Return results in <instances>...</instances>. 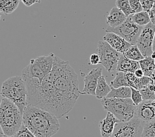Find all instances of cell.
<instances>
[{
    "label": "cell",
    "instance_id": "4316f807",
    "mask_svg": "<svg viewBox=\"0 0 155 137\" xmlns=\"http://www.w3.org/2000/svg\"><path fill=\"white\" fill-rule=\"evenodd\" d=\"M116 5L127 17L130 15L131 14H134L130 7L129 0H116Z\"/></svg>",
    "mask_w": 155,
    "mask_h": 137
},
{
    "label": "cell",
    "instance_id": "d6986e66",
    "mask_svg": "<svg viewBox=\"0 0 155 137\" xmlns=\"http://www.w3.org/2000/svg\"><path fill=\"white\" fill-rule=\"evenodd\" d=\"M111 90V86L107 83L105 77L102 75L99 77L97 88L95 90L96 98L99 99H102L106 97L109 92Z\"/></svg>",
    "mask_w": 155,
    "mask_h": 137
},
{
    "label": "cell",
    "instance_id": "7c38bea8",
    "mask_svg": "<svg viewBox=\"0 0 155 137\" xmlns=\"http://www.w3.org/2000/svg\"><path fill=\"white\" fill-rule=\"evenodd\" d=\"M102 74V69L101 67L92 69L84 79V88L81 94H88L95 96V90L97 88L98 80Z\"/></svg>",
    "mask_w": 155,
    "mask_h": 137
},
{
    "label": "cell",
    "instance_id": "52a82bcc",
    "mask_svg": "<svg viewBox=\"0 0 155 137\" xmlns=\"http://www.w3.org/2000/svg\"><path fill=\"white\" fill-rule=\"evenodd\" d=\"M54 54L43 55L35 59H31L30 64L25 67L22 71V77H34L42 82L44 78L51 70L54 63Z\"/></svg>",
    "mask_w": 155,
    "mask_h": 137
},
{
    "label": "cell",
    "instance_id": "e575fe53",
    "mask_svg": "<svg viewBox=\"0 0 155 137\" xmlns=\"http://www.w3.org/2000/svg\"><path fill=\"white\" fill-rule=\"evenodd\" d=\"M148 13L150 19V22L153 24H155V8H152L149 11Z\"/></svg>",
    "mask_w": 155,
    "mask_h": 137
},
{
    "label": "cell",
    "instance_id": "836d02e7",
    "mask_svg": "<svg viewBox=\"0 0 155 137\" xmlns=\"http://www.w3.org/2000/svg\"><path fill=\"white\" fill-rule=\"evenodd\" d=\"M90 63L91 65H93L100 64V57L97 54H93L91 55Z\"/></svg>",
    "mask_w": 155,
    "mask_h": 137
},
{
    "label": "cell",
    "instance_id": "603a6c76",
    "mask_svg": "<svg viewBox=\"0 0 155 137\" xmlns=\"http://www.w3.org/2000/svg\"><path fill=\"white\" fill-rule=\"evenodd\" d=\"M131 18L133 21L141 27L149 24L150 22L149 13L145 11H142L141 12L134 13L131 15Z\"/></svg>",
    "mask_w": 155,
    "mask_h": 137
},
{
    "label": "cell",
    "instance_id": "7402d4cb",
    "mask_svg": "<svg viewBox=\"0 0 155 137\" xmlns=\"http://www.w3.org/2000/svg\"><path fill=\"white\" fill-rule=\"evenodd\" d=\"M154 59L150 56L143 58V60L139 61L140 67L143 70L144 76L150 77L155 69Z\"/></svg>",
    "mask_w": 155,
    "mask_h": 137
},
{
    "label": "cell",
    "instance_id": "ba28073f",
    "mask_svg": "<svg viewBox=\"0 0 155 137\" xmlns=\"http://www.w3.org/2000/svg\"><path fill=\"white\" fill-rule=\"evenodd\" d=\"M145 122L134 116L127 121H117L115 125L112 136L139 137L141 136Z\"/></svg>",
    "mask_w": 155,
    "mask_h": 137
},
{
    "label": "cell",
    "instance_id": "cb8c5ba5",
    "mask_svg": "<svg viewBox=\"0 0 155 137\" xmlns=\"http://www.w3.org/2000/svg\"><path fill=\"white\" fill-rule=\"evenodd\" d=\"M124 55L125 57L130 59L131 60L137 61L143 60V58H145L136 44H135V45H131L126 51H125L124 53Z\"/></svg>",
    "mask_w": 155,
    "mask_h": 137
},
{
    "label": "cell",
    "instance_id": "f1b7e54d",
    "mask_svg": "<svg viewBox=\"0 0 155 137\" xmlns=\"http://www.w3.org/2000/svg\"><path fill=\"white\" fill-rule=\"evenodd\" d=\"M143 100H150L153 101L155 99V91L152 90L150 88L147 86L143 88L141 90H139Z\"/></svg>",
    "mask_w": 155,
    "mask_h": 137
},
{
    "label": "cell",
    "instance_id": "30bf717a",
    "mask_svg": "<svg viewBox=\"0 0 155 137\" xmlns=\"http://www.w3.org/2000/svg\"><path fill=\"white\" fill-rule=\"evenodd\" d=\"M132 15V14H131ZM131 15L127 17L126 20L123 24L116 28H107L106 32H112L122 37L131 45H135L143 27L134 23L132 20Z\"/></svg>",
    "mask_w": 155,
    "mask_h": 137
},
{
    "label": "cell",
    "instance_id": "2e32d148",
    "mask_svg": "<svg viewBox=\"0 0 155 137\" xmlns=\"http://www.w3.org/2000/svg\"><path fill=\"white\" fill-rule=\"evenodd\" d=\"M117 121H118L111 112H107L104 119L99 122V128L101 136L103 137L112 136L115 125Z\"/></svg>",
    "mask_w": 155,
    "mask_h": 137
},
{
    "label": "cell",
    "instance_id": "1f68e13d",
    "mask_svg": "<svg viewBox=\"0 0 155 137\" xmlns=\"http://www.w3.org/2000/svg\"><path fill=\"white\" fill-rule=\"evenodd\" d=\"M129 2H130V5L134 13H137L143 11L141 3L139 2V0H129Z\"/></svg>",
    "mask_w": 155,
    "mask_h": 137
},
{
    "label": "cell",
    "instance_id": "74e56055",
    "mask_svg": "<svg viewBox=\"0 0 155 137\" xmlns=\"http://www.w3.org/2000/svg\"><path fill=\"white\" fill-rule=\"evenodd\" d=\"M152 50H153V54L155 55V34L154 36L153 42V46H152Z\"/></svg>",
    "mask_w": 155,
    "mask_h": 137
},
{
    "label": "cell",
    "instance_id": "9a60e30c",
    "mask_svg": "<svg viewBox=\"0 0 155 137\" xmlns=\"http://www.w3.org/2000/svg\"><path fill=\"white\" fill-rule=\"evenodd\" d=\"M69 65V61L63 60L56 55H54L53 66L51 71L44 78L43 80L53 83L57 78L61 76L65 72Z\"/></svg>",
    "mask_w": 155,
    "mask_h": 137
},
{
    "label": "cell",
    "instance_id": "9c48e42d",
    "mask_svg": "<svg viewBox=\"0 0 155 137\" xmlns=\"http://www.w3.org/2000/svg\"><path fill=\"white\" fill-rule=\"evenodd\" d=\"M97 54L100 57V64L104 66L108 72L116 71L121 53L114 50L104 40H100L98 42Z\"/></svg>",
    "mask_w": 155,
    "mask_h": 137
},
{
    "label": "cell",
    "instance_id": "4fadbf2b",
    "mask_svg": "<svg viewBox=\"0 0 155 137\" xmlns=\"http://www.w3.org/2000/svg\"><path fill=\"white\" fill-rule=\"evenodd\" d=\"M135 116L144 122H149L155 119V107L151 101L143 100L138 106H136Z\"/></svg>",
    "mask_w": 155,
    "mask_h": 137
},
{
    "label": "cell",
    "instance_id": "ffe728a7",
    "mask_svg": "<svg viewBox=\"0 0 155 137\" xmlns=\"http://www.w3.org/2000/svg\"><path fill=\"white\" fill-rule=\"evenodd\" d=\"M131 96V89L130 86H121L114 88L111 86V90L107 95L106 98H130Z\"/></svg>",
    "mask_w": 155,
    "mask_h": 137
},
{
    "label": "cell",
    "instance_id": "8fae6325",
    "mask_svg": "<svg viewBox=\"0 0 155 137\" xmlns=\"http://www.w3.org/2000/svg\"><path fill=\"white\" fill-rule=\"evenodd\" d=\"M155 34V24L151 22L144 26L136 45L144 56V57H149L153 54L152 46Z\"/></svg>",
    "mask_w": 155,
    "mask_h": 137
},
{
    "label": "cell",
    "instance_id": "8992f818",
    "mask_svg": "<svg viewBox=\"0 0 155 137\" xmlns=\"http://www.w3.org/2000/svg\"><path fill=\"white\" fill-rule=\"evenodd\" d=\"M101 103L104 109L111 112L120 121H127L134 116L136 106L130 98H104Z\"/></svg>",
    "mask_w": 155,
    "mask_h": 137
},
{
    "label": "cell",
    "instance_id": "f546056e",
    "mask_svg": "<svg viewBox=\"0 0 155 137\" xmlns=\"http://www.w3.org/2000/svg\"><path fill=\"white\" fill-rule=\"evenodd\" d=\"M131 99H132L133 102H134L135 106H138L140 103H141L143 99L142 98V96L140 93V91L139 90H137L134 88L131 87Z\"/></svg>",
    "mask_w": 155,
    "mask_h": 137
},
{
    "label": "cell",
    "instance_id": "d6a6232c",
    "mask_svg": "<svg viewBox=\"0 0 155 137\" xmlns=\"http://www.w3.org/2000/svg\"><path fill=\"white\" fill-rule=\"evenodd\" d=\"M155 0H139L143 7V11L148 12L149 10L153 8Z\"/></svg>",
    "mask_w": 155,
    "mask_h": 137
},
{
    "label": "cell",
    "instance_id": "ac0fdd59",
    "mask_svg": "<svg viewBox=\"0 0 155 137\" xmlns=\"http://www.w3.org/2000/svg\"><path fill=\"white\" fill-rule=\"evenodd\" d=\"M139 68H141L139 61L131 60L130 59L125 57L124 54H121L116 68L117 71H122L124 73H134L135 70Z\"/></svg>",
    "mask_w": 155,
    "mask_h": 137
},
{
    "label": "cell",
    "instance_id": "5b68a950",
    "mask_svg": "<svg viewBox=\"0 0 155 137\" xmlns=\"http://www.w3.org/2000/svg\"><path fill=\"white\" fill-rule=\"evenodd\" d=\"M53 84L58 92L70 102L75 104L81 91L79 87L78 76L70 65L61 76L55 80Z\"/></svg>",
    "mask_w": 155,
    "mask_h": 137
},
{
    "label": "cell",
    "instance_id": "3957f363",
    "mask_svg": "<svg viewBox=\"0 0 155 137\" xmlns=\"http://www.w3.org/2000/svg\"><path fill=\"white\" fill-rule=\"evenodd\" d=\"M23 123V113L9 99L3 98L0 104V126L5 136H14Z\"/></svg>",
    "mask_w": 155,
    "mask_h": 137
},
{
    "label": "cell",
    "instance_id": "4dcf8cb0",
    "mask_svg": "<svg viewBox=\"0 0 155 137\" xmlns=\"http://www.w3.org/2000/svg\"><path fill=\"white\" fill-rule=\"evenodd\" d=\"M14 136H15V137H23V136L35 137V136L33 135V134L30 131V130H29V129L27 127H26V126L23 123H22L20 129H19V131L16 132V134L14 135Z\"/></svg>",
    "mask_w": 155,
    "mask_h": 137
},
{
    "label": "cell",
    "instance_id": "44dd1931",
    "mask_svg": "<svg viewBox=\"0 0 155 137\" xmlns=\"http://www.w3.org/2000/svg\"><path fill=\"white\" fill-rule=\"evenodd\" d=\"M20 0H0V12L10 15L15 11L19 5Z\"/></svg>",
    "mask_w": 155,
    "mask_h": 137
},
{
    "label": "cell",
    "instance_id": "ab89813d",
    "mask_svg": "<svg viewBox=\"0 0 155 137\" xmlns=\"http://www.w3.org/2000/svg\"><path fill=\"white\" fill-rule=\"evenodd\" d=\"M3 136H5L4 133H3V132L2 131L1 126H0V137H3Z\"/></svg>",
    "mask_w": 155,
    "mask_h": 137
},
{
    "label": "cell",
    "instance_id": "bcb514c9",
    "mask_svg": "<svg viewBox=\"0 0 155 137\" xmlns=\"http://www.w3.org/2000/svg\"><path fill=\"white\" fill-rule=\"evenodd\" d=\"M154 64H155V59H154Z\"/></svg>",
    "mask_w": 155,
    "mask_h": 137
},
{
    "label": "cell",
    "instance_id": "b9f144b4",
    "mask_svg": "<svg viewBox=\"0 0 155 137\" xmlns=\"http://www.w3.org/2000/svg\"><path fill=\"white\" fill-rule=\"evenodd\" d=\"M151 103H152V105H153L154 107H155V99H153V101H151Z\"/></svg>",
    "mask_w": 155,
    "mask_h": 137
},
{
    "label": "cell",
    "instance_id": "f6af8a7d",
    "mask_svg": "<svg viewBox=\"0 0 155 137\" xmlns=\"http://www.w3.org/2000/svg\"><path fill=\"white\" fill-rule=\"evenodd\" d=\"M36 2H37V3H40V1H41V0H36Z\"/></svg>",
    "mask_w": 155,
    "mask_h": 137
},
{
    "label": "cell",
    "instance_id": "8d00e7d4",
    "mask_svg": "<svg viewBox=\"0 0 155 137\" xmlns=\"http://www.w3.org/2000/svg\"><path fill=\"white\" fill-rule=\"evenodd\" d=\"M134 74L136 75V77H137L139 78L140 77H142L144 76V73L143 71V70L141 68H139L137 70H135Z\"/></svg>",
    "mask_w": 155,
    "mask_h": 137
},
{
    "label": "cell",
    "instance_id": "277c9868",
    "mask_svg": "<svg viewBox=\"0 0 155 137\" xmlns=\"http://www.w3.org/2000/svg\"><path fill=\"white\" fill-rule=\"evenodd\" d=\"M0 90L3 98L13 102L23 113L28 103L27 88L23 77L21 76L9 77L2 83Z\"/></svg>",
    "mask_w": 155,
    "mask_h": 137
},
{
    "label": "cell",
    "instance_id": "e0dca14e",
    "mask_svg": "<svg viewBox=\"0 0 155 137\" xmlns=\"http://www.w3.org/2000/svg\"><path fill=\"white\" fill-rule=\"evenodd\" d=\"M127 18V16L117 8V7H114L106 17V24L108 25V27L116 28L123 24Z\"/></svg>",
    "mask_w": 155,
    "mask_h": 137
},
{
    "label": "cell",
    "instance_id": "f35d334b",
    "mask_svg": "<svg viewBox=\"0 0 155 137\" xmlns=\"http://www.w3.org/2000/svg\"><path fill=\"white\" fill-rule=\"evenodd\" d=\"M150 77L154 81V83H155V69L154 70V71L153 72V73L151 74V75L150 76Z\"/></svg>",
    "mask_w": 155,
    "mask_h": 137
},
{
    "label": "cell",
    "instance_id": "7bdbcfd3",
    "mask_svg": "<svg viewBox=\"0 0 155 137\" xmlns=\"http://www.w3.org/2000/svg\"><path fill=\"white\" fill-rule=\"evenodd\" d=\"M153 8H155V1L154 2V4H153Z\"/></svg>",
    "mask_w": 155,
    "mask_h": 137
},
{
    "label": "cell",
    "instance_id": "6da1fadb",
    "mask_svg": "<svg viewBox=\"0 0 155 137\" xmlns=\"http://www.w3.org/2000/svg\"><path fill=\"white\" fill-rule=\"evenodd\" d=\"M22 77V76H21ZM27 88L28 105L45 110L58 119L68 114L75 104L63 96L53 83L34 77H22Z\"/></svg>",
    "mask_w": 155,
    "mask_h": 137
},
{
    "label": "cell",
    "instance_id": "d590c367",
    "mask_svg": "<svg viewBox=\"0 0 155 137\" xmlns=\"http://www.w3.org/2000/svg\"><path fill=\"white\" fill-rule=\"evenodd\" d=\"M21 2L23 3V4L27 7H31L32 5H34L35 3H37L36 0H20Z\"/></svg>",
    "mask_w": 155,
    "mask_h": 137
},
{
    "label": "cell",
    "instance_id": "ee69618b",
    "mask_svg": "<svg viewBox=\"0 0 155 137\" xmlns=\"http://www.w3.org/2000/svg\"><path fill=\"white\" fill-rule=\"evenodd\" d=\"M2 13L1 12H0V20H1V18H2Z\"/></svg>",
    "mask_w": 155,
    "mask_h": 137
},
{
    "label": "cell",
    "instance_id": "5bb4252c",
    "mask_svg": "<svg viewBox=\"0 0 155 137\" xmlns=\"http://www.w3.org/2000/svg\"><path fill=\"white\" fill-rule=\"evenodd\" d=\"M103 40L108 42L114 50L121 54H124L131 46V44L122 37L112 32H107L106 35L103 37Z\"/></svg>",
    "mask_w": 155,
    "mask_h": 137
},
{
    "label": "cell",
    "instance_id": "60d3db41",
    "mask_svg": "<svg viewBox=\"0 0 155 137\" xmlns=\"http://www.w3.org/2000/svg\"><path fill=\"white\" fill-rule=\"evenodd\" d=\"M2 98H3V96H2V94H1V90H0V104H1V103H2Z\"/></svg>",
    "mask_w": 155,
    "mask_h": 137
},
{
    "label": "cell",
    "instance_id": "484cf974",
    "mask_svg": "<svg viewBox=\"0 0 155 137\" xmlns=\"http://www.w3.org/2000/svg\"><path fill=\"white\" fill-rule=\"evenodd\" d=\"M141 137H155V119L145 122Z\"/></svg>",
    "mask_w": 155,
    "mask_h": 137
},
{
    "label": "cell",
    "instance_id": "d4e9b609",
    "mask_svg": "<svg viewBox=\"0 0 155 137\" xmlns=\"http://www.w3.org/2000/svg\"><path fill=\"white\" fill-rule=\"evenodd\" d=\"M130 86L125 78V73L122 71H117L116 77L110 82V86L117 88L121 86Z\"/></svg>",
    "mask_w": 155,
    "mask_h": 137
},
{
    "label": "cell",
    "instance_id": "83f0119b",
    "mask_svg": "<svg viewBox=\"0 0 155 137\" xmlns=\"http://www.w3.org/2000/svg\"><path fill=\"white\" fill-rule=\"evenodd\" d=\"M125 78L130 87L140 90V78L136 77L134 73H125Z\"/></svg>",
    "mask_w": 155,
    "mask_h": 137
},
{
    "label": "cell",
    "instance_id": "7a4b0ae2",
    "mask_svg": "<svg viewBox=\"0 0 155 137\" xmlns=\"http://www.w3.org/2000/svg\"><path fill=\"white\" fill-rule=\"evenodd\" d=\"M23 123L35 137H50L56 135L60 125L58 118L51 113L27 105L23 113Z\"/></svg>",
    "mask_w": 155,
    "mask_h": 137
}]
</instances>
